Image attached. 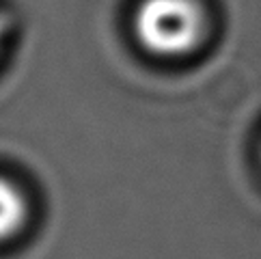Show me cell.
Wrapping results in <instances>:
<instances>
[{"label":"cell","instance_id":"6da1fadb","mask_svg":"<svg viewBox=\"0 0 261 259\" xmlns=\"http://www.w3.org/2000/svg\"><path fill=\"white\" fill-rule=\"evenodd\" d=\"M205 15L194 0H145L136 13V35L153 54L175 57L201 41Z\"/></svg>","mask_w":261,"mask_h":259},{"label":"cell","instance_id":"7a4b0ae2","mask_svg":"<svg viewBox=\"0 0 261 259\" xmlns=\"http://www.w3.org/2000/svg\"><path fill=\"white\" fill-rule=\"evenodd\" d=\"M26 216H29V203L22 190L9 179L0 177V240L17 234Z\"/></svg>","mask_w":261,"mask_h":259},{"label":"cell","instance_id":"3957f363","mask_svg":"<svg viewBox=\"0 0 261 259\" xmlns=\"http://www.w3.org/2000/svg\"><path fill=\"white\" fill-rule=\"evenodd\" d=\"M3 33H5V26H3V20H0V41H3Z\"/></svg>","mask_w":261,"mask_h":259}]
</instances>
